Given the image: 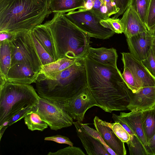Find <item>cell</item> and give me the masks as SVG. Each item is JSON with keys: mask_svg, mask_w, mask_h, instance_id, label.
<instances>
[{"mask_svg": "<svg viewBox=\"0 0 155 155\" xmlns=\"http://www.w3.org/2000/svg\"><path fill=\"white\" fill-rule=\"evenodd\" d=\"M29 33L42 65L55 61L38 40L32 31H30Z\"/></svg>", "mask_w": 155, "mask_h": 155, "instance_id": "cell-26", "label": "cell"}, {"mask_svg": "<svg viewBox=\"0 0 155 155\" xmlns=\"http://www.w3.org/2000/svg\"><path fill=\"white\" fill-rule=\"evenodd\" d=\"M17 34L5 32H0V42L7 41L10 42L14 39Z\"/></svg>", "mask_w": 155, "mask_h": 155, "instance_id": "cell-41", "label": "cell"}, {"mask_svg": "<svg viewBox=\"0 0 155 155\" xmlns=\"http://www.w3.org/2000/svg\"><path fill=\"white\" fill-rule=\"evenodd\" d=\"M84 0H49V8L52 12L65 14L84 8Z\"/></svg>", "mask_w": 155, "mask_h": 155, "instance_id": "cell-22", "label": "cell"}, {"mask_svg": "<svg viewBox=\"0 0 155 155\" xmlns=\"http://www.w3.org/2000/svg\"><path fill=\"white\" fill-rule=\"evenodd\" d=\"M84 61L87 86L100 108L109 113L128 110V87L118 68L99 64L87 56Z\"/></svg>", "mask_w": 155, "mask_h": 155, "instance_id": "cell-1", "label": "cell"}, {"mask_svg": "<svg viewBox=\"0 0 155 155\" xmlns=\"http://www.w3.org/2000/svg\"><path fill=\"white\" fill-rule=\"evenodd\" d=\"M60 106L71 117L79 122L84 119L88 109L94 106L100 108L87 86Z\"/></svg>", "mask_w": 155, "mask_h": 155, "instance_id": "cell-9", "label": "cell"}, {"mask_svg": "<svg viewBox=\"0 0 155 155\" xmlns=\"http://www.w3.org/2000/svg\"><path fill=\"white\" fill-rule=\"evenodd\" d=\"M127 91L130 101L128 110H143L155 106V86L143 87L135 93L128 87Z\"/></svg>", "mask_w": 155, "mask_h": 155, "instance_id": "cell-12", "label": "cell"}, {"mask_svg": "<svg viewBox=\"0 0 155 155\" xmlns=\"http://www.w3.org/2000/svg\"><path fill=\"white\" fill-rule=\"evenodd\" d=\"M48 155H85L86 154L79 147L69 146L57 151L49 152Z\"/></svg>", "mask_w": 155, "mask_h": 155, "instance_id": "cell-31", "label": "cell"}, {"mask_svg": "<svg viewBox=\"0 0 155 155\" xmlns=\"http://www.w3.org/2000/svg\"><path fill=\"white\" fill-rule=\"evenodd\" d=\"M39 73L35 71L29 66L16 63L11 66L6 77V82L23 84L35 83Z\"/></svg>", "mask_w": 155, "mask_h": 155, "instance_id": "cell-14", "label": "cell"}, {"mask_svg": "<svg viewBox=\"0 0 155 155\" xmlns=\"http://www.w3.org/2000/svg\"><path fill=\"white\" fill-rule=\"evenodd\" d=\"M155 25V0H150L146 27L149 30Z\"/></svg>", "mask_w": 155, "mask_h": 155, "instance_id": "cell-33", "label": "cell"}, {"mask_svg": "<svg viewBox=\"0 0 155 155\" xmlns=\"http://www.w3.org/2000/svg\"><path fill=\"white\" fill-rule=\"evenodd\" d=\"M66 17L81 30L91 37L107 39L115 33L110 29L105 18L91 10L81 8L77 11L68 12Z\"/></svg>", "mask_w": 155, "mask_h": 155, "instance_id": "cell-6", "label": "cell"}, {"mask_svg": "<svg viewBox=\"0 0 155 155\" xmlns=\"http://www.w3.org/2000/svg\"><path fill=\"white\" fill-rule=\"evenodd\" d=\"M78 136L88 155H110L103 144L83 128L81 122H73Z\"/></svg>", "mask_w": 155, "mask_h": 155, "instance_id": "cell-16", "label": "cell"}, {"mask_svg": "<svg viewBox=\"0 0 155 155\" xmlns=\"http://www.w3.org/2000/svg\"><path fill=\"white\" fill-rule=\"evenodd\" d=\"M142 110L132 111L129 113L121 112L119 115L126 123L143 145L149 154V147L145 137L142 122Z\"/></svg>", "mask_w": 155, "mask_h": 155, "instance_id": "cell-17", "label": "cell"}, {"mask_svg": "<svg viewBox=\"0 0 155 155\" xmlns=\"http://www.w3.org/2000/svg\"><path fill=\"white\" fill-rule=\"evenodd\" d=\"M155 109V106H154ZM149 155H155V134L147 142Z\"/></svg>", "mask_w": 155, "mask_h": 155, "instance_id": "cell-42", "label": "cell"}, {"mask_svg": "<svg viewBox=\"0 0 155 155\" xmlns=\"http://www.w3.org/2000/svg\"><path fill=\"white\" fill-rule=\"evenodd\" d=\"M24 120L28 129L32 131H43L48 126L41 116L35 111L26 115L24 118Z\"/></svg>", "mask_w": 155, "mask_h": 155, "instance_id": "cell-24", "label": "cell"}, {"mask_svg": "<svg viewBox=\"0 0 155 155\" xmlns=\"http://www.w3.org/2000/svg\"><path fill=\"white\" fill-rule=\"evenodd\" d=\"M113 2L117 8V0H112ZM118 9V8H117Z\"/></svg>", "mask_w": 155, "mask_h": 155, "instance_id": "cell-46", "label": "cell"}, {"mask_svg": "<svg viewBox=\"0 0 155 155\" xmlns=\"http://www.w3.org/2000/svg\"><path fill=\"white\" fill-rule=\"evenodd\" d=\"M45 140L52 141L60 144H66L71 146H73V143L68 137L61 135L57 134L52 136L45 137Z\"/></svg>", "mask_w": 155, "mask_h": 155, "instance_id": "cell-37", "label": "cell"}, {"mask_svg": "<svg viewBox=\"0 0 155 155\" xmlns=\"http://www.w3.org/2000/svg\"><path fill=\"white\" fill-rule=\"evenodd\" d=\"M40 98L30 85L6 82L0 86V125L21 110L36 106Z\"/></svg>", "mask_w": 155, "mask_h": 155, "instance_id": "cell-5", "label": "cell"}, {"mask_svg": "<svg viewBox=\"0 0 155 155\" xmlns=\"http://www.w3.org/2000/svg\"><path fill=\"white\" fill-rule=\"evenodd\" d=\"M94 124L106 144L116 155L127 154L124 143L115 134L110 126V123L96 116L94 119Z\"/></svg>", "mask_w": 155, "mask_h": 155, "instance_id": "cell-13", "label": "cell"}, {"mask_svg": "<svg viewBox=\"0 0 155 155\" xmlns=\"http://www.w3.org/2000/svg\"><path fill=\"white\" fill-rule=\"evenodd\" d=\"M8 127V126H5L2 127L0 129V140H1V139L6 129Z\"/></svg>", "mask_w": 155, "mask_h": 155, "instance_id": "cell-44", "label": "cell"}, {"mask_svg": "<svg viewBox=\"0 0 155 155\" xmlns=\"http://www.w3.org/2000/svg\"><path fill=\"white\" fill-rule=\"evenodd\" d=\"M107 21L110 29L115 33L121 34L123 33V27L119 19L109 17L107 19Z\"/></svg>", "mask_w": 155, "mask_h": 155, "instance_id": "cell-36", "label": "cell"}, {"mask_svg": "<svg viewBox=\"0 0 155 155\" xmlns=\"http://www.w3.org/2000/svg\"><path fill=\"white\" fill-rule=\"evenodd\" d=\"M35 106L32 107H28L21 110L8 120V126H11L20 120L22 118H24L29 113L35 111Z\"/></svg>", "mask_w": 155, "mask_h": 155, "instance_id": "cell-35", "label": "cell"}, {"mask_svg": "<svg viewBox=\"0 0 155 155\" xmlns=\"http://www.w3.org/2000/svg\"><path fill=\"white\" fill-rule=\"evenodd\" d=\"M148 31L152 36L153 37H155V25L151 28Z\"/></svg>", "mask_w": 155, "mask_h": 155, "instance_id": "cell-43", "label": "cell"}, {"mask_svg": "<svg viewBox=\"0 0 155 155\" xmlns=\"http://www.w3.org/2000/svg\"><path fill=\"white\" fill-rule=\"evenodd\" d=\"M31 31L36 38L55 61L58 60L56 49L51 34L44 24L35 27Z\"/></svg>", "mask_w": 155, "mask_h": 155, "instance_id": "cell-19", "label": "cell"}, {"mask_svg": "<svg viewBox=\"0 0 155 155\" xmlns=\"http://www.w3.org/2000/svg\"><path fill=\"white\" fill-rule=\"evenodd\" d=\"M121 54L124 65L130 70L139 89L144 87L155 86V78L150 74L140 61L130 53L122 52Z\"/></svg>", "mask_w": 155, "mask_h": 155, "instance_id": "cell-10", "label": "cell"}, {"mask_svg": "<svg viewBox=\"0 0 155 155\" xmlns=\"http://www.w3.org/2000/svg\"><path fill=\"white\" fill-rule=\"evenodd\" d=\"M141 61L150 74L155 78V58L152 49L149 55Z\"/></svg>", "mask_w": 155, "mask_h": 155, "instance_id": "cell-34", "label": "cell"}, {"mask_svg": "<svg viewBox=\"0 0 155 155\" xmlns=\"http://www.w3.org/2000/svg\"><path fill=\"white\" fill-rule=\"evenodd\" d=\"M126 143L130 155H148L143 145L135 135Z\"/></svg>", "mask_w": 155, "mask_h": 155, "instance_id": "cell-28", "label": "cell"}, {"mask_svg": "<svg viewBox=\"0 0 155 155\" xmlns=\"http://www.w3.org/2000/svg\"><path fill=\"white\" fill-rule=\"evenodd\" d=\"M153 44H155V37H153Z\"/></svg>", "mask_w": 155, "mask_h": 155, "instance_id": "cell-47", "label": "cell"}, {"mask_svg": "<svg viewBox=\"0 0 155 155\" xmlns=\"http://www.w3.org/2000/svg\"><path fill=\"white\" fill-rule=\"evenodd\" d=\"M9 43L12 53L11 66L16 63H22L29 66L35 71L39 72L42 65L29 31L17 33Z\"/></svg>", "mask_w": 155, "mask_h": 155, "instance_id": "cell-7", "label": "cell"}, {"mask_svg": "<svg viewBox=\"0 0 155 155\" xmlns=\"http://www.w3.org/2000/svg\"><path fill=\"white\" fill-rule=\"evenodd\" d=\"M12 53L9 42H0V86L6 82V77L11 66Z\"/></svg>", "mask_w": 155, "mask_h": 155, "instance_id": "cell-21", "label": "cell"}, {"mask_svg": "<svg viewBox=\"0 0 155 155\" xmlns=\"http://www.w3.org/2000/svg\"><path fill=\"white\" fill-rule=\"evenodd\" d=\"M38 113L51 130H57L71 126L73 119L59 104L40 97L35 106Z\"/></svg>", "mask_w": 155, "mask_h": 155, "instance_id": "cell-8", "label": "cell"}, {"mask_svg": "<svg viewBox=\"0 0 155 155\" xmlns=\"http://www.w3.org/2000/svg\"><path fill=\"white\" fill-rule=\"evenodd\" d=\"M112 117L114 122L119 123L130 134L131 137L135 135L128 126L120 119L119 115L113 114Z\"/></svg>", "mask_w": 155, "mask_h": 155, "instance_id": "cell-40", "label": "cell"}, {"mask_svg": "<svg viewBox=\"0 0 155 155\" xmlns=\"http://www.w3.org/2000/svg\"><path fill=\"white\" fill-rule=\"evenodd\" d=\"M152 49L155 58V44L153 45L152 46Z\"/></svg>", "mask_w": 155, "mask_h": 155, "instance_id": "cell-45", "label": "cell"}, {"mask_svg": "<svg viewBox=\"0 0 155 155\" xmlns=\"http://www.w3.org/2000/svg\"><path fill=\"white\" fill-rule=\"evenodd\" d=\"M78 59L68 58L58 59L52 62L42 65L39 74L48 78H53L74 64Z\"/></svg>", "mask_w": 155, "mask_h": 155, "instance_id": "cell-20", "label": "cell"}, {"mask_svg": "<svg viewBox=\"0 0 155 155\" xmlns=\"http://www.w3.org/2000/svg\"><path fill=\"white\" fill-rule=\"evenodd\" d=\"M130 0H117V8L118 12L112 17L117 18L121 15H123L129 5Z\"/></svg>", "mask_w": 155, "mask_h": 155, "instance_id": "cell-38", "label": "cell"}, {"mask_svg": "<svg viewBox=\"0 0 155 155\" xmlns=\"http://www.w3.org/2000/svg\"><path fill=\"white\" fill-rule=\"evenodd\" d=\"M87 56L99 64L117 68V62L118 55L116 50L114 48H94L90 47Z\"/></svg>", "mask_w": 155, "mask_h": 155, "instance_id": "cell-18", "label": "cell"}, {"mask_svg": "<svg viewBox=\"0 0 155 155\" xmlns=\"http://www.w3.org/2000/svg\"><path fill=\"white\" fill-rule=\"evenodd\" d=\"M81 124L83 128L86 131L98 140L103 144L110 155H116V153L107 145L97 130H95L94 129L91 128L86 124H83L81 123Z\"/></svg>", "mask_w": 155, "mask_h": 155, "instance_id": "cell-32", "label": "cell"}, {"mask_svg": "<svg viewBox=\"0 0 155 155\" xmlns=\"http://www.w3.org/2000/svg\"><path fill=\"white\" fill-rule=\"evenodd\" d=\"M110 126L116 136L122 141L127 143L131 136L126 130L118 123H110Z\"/></svg>", "mask_w": 155, "mask_h": 155, "instance_id": "cell-30", "label": "cell"}, {"mask_svg": "<svg viewBox=\"0 0 155 155\" xmlns=\"http://www.w3.org/2000/svg\"><path fill=\"white\" fill-rule=\"evenodd\" d=\"M85 2L83 8L91 10L101 16L107 19V9L101 0H84Z\"/></svg>", "mask_w": 155, "mask_h": 155, "instance_id": "cell-27", "label": "cell"}, {"mask_svg": "<svg viewBox=\"0 0 155 155\" xmlns=\"http://www.w3.org/2000/svg\"><path fill=\"white\" fill-rule=\"evenodd\" d=\"M153 39L148 31L127 38L130 53L140 61L145 59L150 54Z\"/></svg>", "mask_w": 155, "mask_h": 155, "instance_id": "cell-11", "label": "cell"}, {"mask_svg": "<svg viewBox=\"0 0 155 155\" xmlns=\"http://www.w3.org/2000/svg\"><path fill=\"white\" fill-rule=\"evenodd\" d=\"M142 122L147 142L155 134L154 107L142 110Z\"/></svg>", "mask_w": 155, "mask_h": 155, "instance_id": "cell-23", "label": "cell"}, {"mask_svg": "<svg viewBox=\"0 0 155 155\" xmlns=\"http://www.w3.org/2000/svg\"><path fill=\"white\" fill-rule=\"evenodd\" d=\"M121 74L127 87L133 93L136 92L139 89L132 72L129 68L125 65H124V71Z\"/></svg>", "mask_w": 155, "mask_h": 155, "instance_id": "cell-29", "label": "cell"}, {"mask_svg": "<svg viewBox=\"0 0 155 155\" xmlns=\"http://www.w3.org/2000/svg\"><path fill=\"white\" fill-rule=\"evenodd\" d=\"M49 0H0V32L30 31L52 12Z\"/></svg>", "mask_w": 155, "mask_h": 155, "instance_id": "cell-2", "label": "cell"}, {"mask_svg": "<svg viewBox=\"0 0 155 155\" xmlns=\"http://www.w3.org/2000/svg\"><path fill=\"white\" fill-rule=\"evenodd\" d=\"M150 0H130L129 5L137 13L146 25Z\"/></svg>", "mask_w": 155, "mask_h": 155, "instance_id": "cell-25", "label": "cell"}, {"mask_svg": "<svg viewBox=\"0 0 155 155\" xmlns=\"http://www.w3.org/2000/svg\"><path fill=\"white\" fill-rule=\"evenodd\" d=\"M120 20L123 27V33L127 38L148 31L145 24L130 5Z\"/></svg>", "mask_w": 155, "mask_h": 155, "instance_id": "cell-15", "label": "cell"}, {"mask_svg": "<svg viewBox=\"0 0 155 155\" xmlns=\"http://www.w3.org/2000/svg\"><path fill=\"white\" fill-rule=\"evenodd\" d=\"M107 9L109 17L118 13V10L112 0H101Z\"/></svg>", "mask_w": 155, "mask_h": 155, "instance_id": "cell-39", "label": "cell"}, {"mask_svg": "<svg viewBox=\"0 0 155 155\" xmlns=\"http://www.w3.org/2000/svg\"><path fill=\"white\" fill-rule=\"evenodd\" d=\"M85 58L78 59L53 78L39 74L35 90L39 97L61 105L87 87Z\"/></svg>", "mask_w": 155, "mask_h": 155, "instance_id": "cell-3", "label": "cell"}, {"mask_svg": "<svg viewBox=\"0 0 155 155\" xmlns=\"http://www.w3.org/2000/svg\"><path fill=\"white\" fill-rule=\"evenodd\" d=\"M49 30L58 59L85 58L90 47L91 37L73 23L65 14L54 13L44 24Z\"/></svg>", "mask_w": 155, "mask_h": 155, "instance_id": "cell-4", "label": "cell"}]
</instances>
